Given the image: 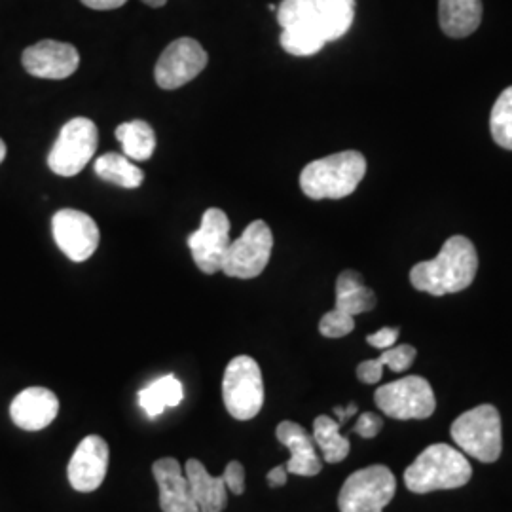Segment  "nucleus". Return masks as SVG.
<instances>
[{
    "mask_svg": "<svg viewBox=\"0 0 512 512\" xmlns=\"http://www.w3.org/2000/svg\"><path fill=\"white\" fill-rule=\"evenodd\" d=\"M152 473L160 490V507L164 512H200L184 467L175 458L158 459L152 465Z\"/></svg>",
    "mask_w": 512,
    "mask_h": 512,
    "instance_id": "obj_17",
    "label": "nucleus"
},
{
    "mask_svg": "<svg viewBox=\"0 0 512 512\" xmlns=\"http://www.w3.org/2000/svg\"><path fill=\"white\" fill-rule=\"evenodd\" d=\"M365 173V156L346 150L306 165L300 173V188L311 200H342L357 190Z\"/></svg>",
    "mask_w": 512,
    "mask_h": 512,
    "instance_id": "obj_2",
    "label": "nucleus"
},
{
    "mask_svg": "<svg viewBox=\"0 0 512 512\" xmlns=\"http://www.w3.org/2000/svg\"><path fill=\"white\" fill-rule=\"evenodd\" d=\"M277 23L279 44L287 54L310 57L327 44L313 0H283L277 8Z\"/></svg>",
    "mask_w": 512,
    "mask_h": 512,
    "instance_id": "obj_6",
    "label": "nucleus"
},
{
    "mask_svg": "<svg viewBox=\"0 0 512 512\" xmlns=\"http://www.w3.org/2000/svg\"><path fill=\"white\" fill-rule=\"evenodd\" d=\"M4 158H6V145H4V141L0 139V164L4 162Z\"/></svg>",
    "mask_w": 512,
    "mask_h": 512,
    "instance_id": "obj_37",
    "label": "nucleus"
},
{
    "mask_svg": "<svg viewBox=\"0 0 512 512\" xmlns=\"http://www.w3.org/2000/svg\"><path fill=\"white\" fill-rule=\"evenodd\" d=\"M275 435L291 452V459L285 463L287 473L298 476H315L321 473L323 461L315 450V440L302 425L289 420L281 421Z\"/></svg>",
    "mask_w": 512,
    "mask_h": 512,
    "instance_id": "obj_18",
    "label": "nucleus"
},
{
    "mask_svg": "<svg viewBox=\"0 0 512 512\" xmlns=\"http://www.w3.org/2000/svg\"><path fill=\"white\" fill-rule=\"evenodd\" d=\"M439 21L446 37H469L480 27L482 0H439Z\"/></svg>",
    "mask_w": 512,
    "mask_h": 512,
    "instance_id": "obj_20",
    "label": "nucleus"
},
{
    "mask_svg": "<svg viewBox=\"0 0 512 512\" xmlns=\"http://www.w3.org/2000/svg\"><path fill=\"white\" fill-rule=\"evenodd\" d=\"M327 42L340 40L355 19V0H313Z\"/></svg>",
    "mask_w": 512,
    "mask_h": 512,
    "instance_id": "obj_26",
    "label": "nucleus"
},
{
    "mask_svg": "<svg viewBox=\"0 0 512 512\" xmlns=\"http://www.w3.org/2000/svg\"><path fill=\"white\" fill-rule=\"evenodd\" d=\"M23 69L31 76L46 80H65L80 65V54L69 42L40 40L21 55Z\"/></svg>",
    "mask_w": 512,
    "mask_h": 512,
    "instance_id": "obj_14",
    "label": "nucleus"
},
{
    "mask_svg": "<svg viewBox=\"0 0 512 512\" xmlns=\"http://www.w3.org/2000/svg\"><path fill=\"white\" fill-rule=\"evenodd\" d=\"M452 439L459 448L482 463L501 458V416L492 404H480L461 414L450 427Z\"/></svg>",
    "mask_w": 512,
    "mask_h": 512,
    "instance_id": "obj_4",
    "label": "nucleus"
},
{
    "mask_svg": "<svg viewBox=\"0 0 512 512\" xmlns=\"http://www.w3.org/2000/svg\"><path fill=\"white\" fill-rule=\"evenodd\" d=\"M478 272V253L471 239L452 236L446 239L433 260L418 262L410 270V283L421 293L444 296L469 289Z\"/></svg>",
    "mask_w": 512,
    "mask_h": 512,
    "instance_id": "obj_1",
    "label": "nucleus"
},
{
    "mask_svg": "<svg viewBox=\"0 0 512 512\" xmlns=\"http://www.w3.org/2000/svg\"><path fill=\"white\" fill-rule=\"evenodd\" d=\"M274 236L264 220H253L236 241H230L222 260V272L236 279H255L270 262Z\"/></svg>",
    "mask_w": 512,
    "mask_h": 512,
    "instance_id": "obj_9",
    "label": "nucleus"
},
{
    "mask_svg": "<svg viewBox=\"0 0 512 512\" xmlns=\"http://www.w3.org/2000/svg\"><path fill=\"white\" fill-rule=\"evenodd\" d=\"M490 131L499 147L512 150V86L495 101L490 116Z\"/></svg>",
    "mask_w": 512,
    "mask_h": 512,
    "instance_id": "obj_28",
    "label": "nucleus"
},
{
    "mask_svg": "<svg viewBox=\"0 0 512 512\" xmlns=\"http://www.w3.org/2000/svg\"><path fill=\"white\" fill-rule=\"evenodd\" d=\"M84 6H88V8H92V10H101V12H105V10H118V8H122L128 0H80Z\"/></svg>",
    "mask_w": 512,
    "mask_h": 512,
    "instance_id": "obj_33",
    "label": "nucleus"
},
{
    "mask_svg": "<svg viewBox=\"0 0 512 512\" xmlns=\"http://www.w3.org/2000/svg\"><path fill=\"white\" fill-rule=\"evenodd\" d=\"M355 329V317L338 310H330L319 321V332L325 338H344Z\"/></svg>",
    "mask_w": 512,
    "mask_h": 512,
    "instance_id": "obj_29",
    "label": "nucleus"
},
{
    "mask_svg": "<svg viewBox=\"0 0 512 512\" xmlns=\"http://www.w3.org/2000/svg\"><path fill=\"white\" fill-rule=\"evenodd\" d=\"M397 338H399V329L395 327H384L382 330H378L376 334H370L366 336V342L376 349H389L393 348L397 344Z\"/></svg>",
    "mask_w": 512,
    "mask_h": 512,
    "instance_id": "obj_32",
    "label": "nucleus"
},
{
    "mask_svg": "<svg viewBox=\"0 0 512 512\" xmlns=\"http://www.w3.org/2000/svg\"><path fill=\"white\" fill-rule=\"evenodd\" d=\"M313 440L319 446L323 459L334 465L340 463L349 456L348 437L340 433V423L329 416H319L313 421Z\"/></svg>",
    "mask_w": 512,
    "mask_h": 512,
    "instance_id": "obj_27",
    "label": "nucleus"
},
{
    "mask_svg": "<svg viewBox=\"0 0 512 512\" xmlns=\"http://www.w3.org/2000/svg\"><path fill=\"white\" fill-rule=\"evenodd\" d=\"M230 245V219L219 209L211 207L203 213L202 224L188 236V247L200 272L217 274Z\"/></svg>",
    "mask_w": 512,
    "mask_h": 512,
    "instance_id": "obj_12",
    "label": "nucleus"
},
{
    "mask_svg": "<svg viewBox=\"0 0 512 512\" xmlns=\"http://www.w3.org/2000/svg\"><path fill=\"white\" fill-rule=\"evenodd\" d=\"M374 308H376V294L366 287L363 275L353 270H346L338 275L334 310L355 317Z\"/></svg>",
    "mask_w": 512,
    "mask_h": 512,
    "instance_id": "obj_21",
    "label": "nucleus"
},
{
    "mask_svg": "<svg viewBox=\"0 0 512 512\" xmlns=\"http://www.w3.org/2000/svg\"><path fill=\"white\" fill-rule=\"evenodd\" d=\"M184 399L183 384L175 376H162L139 391V404L148 418H158L165 408H175Z\"/></svg>",
    "mask_w": 512,
    "mask_h": 512,
    "instance_id": "obj_22",
    "label": "nucleus"
},
{
    "mask_svg": "<svg viewBox=\"0 0 512 512\" xmlns=\"http://www.w3.org/2000/svg\"><path fill=\"white\" fill-rule=\"evenodd\" d=\"M52 234L61 253L73 262H86L97 251L101 234L95 220L76 209H61L52 219Z\"/></svg>",
    "mask_w": 512,
    "mask_h": 512,
    "instance_id": "obj_13",
    "label": "nucleus"
},
{
    "mask_svg": "<svg viewBox=\"0 0 512 512\" xmlns=\"http://www.w3.org/2000/svg\"><path fill=\"white\" fill-rule=\"evenodd\" d=\"M222 478L232 494L241 495L245 492V469L239 461H230L224 469Z\"/></svg>",
    "mask_w": 512,
    "mask_h": 512,
    "instance_id": "obj_31",
    "label": "nucleus"
},
{
    "mask_svg": "<svg viewBox=\"0 0 512 512\" xmlns=\"http://www.w3.org/2000/svg\"><path fill=\"white\" fill-rule=\"evenodd\" d=\"M222 399L228 414L238 421L253 420L264 406V382L253 357H234L222 380Z\"/></svg>",
    "mask_w": 512,
    "mask_h": 512,
    "instance_id": "obj_5",
    "label": "nucleus"
},
{
    "mask_svg": "<svg viewBox=\"0 0 512 512\" xmlns=\"http://www.w3.org/2000/svg\"><path fill=\"white\" fill-rule=\"evenodd\" d=\"M397 492V480L385 465H370L355 471L344 482L338 507L340 512H384Z\"/></svg>",
    "mask_w": 512,
    "mask_h": 512,
    "instance_id": "obj_7",
    "label": "nucleus"
},
{
    "mask_svg": "<svg viewBox=\"0 0 512 512\" xmlns=\"http://www.w3.org/2000/svg\"><path fill=\"white\" fill-rule=\"evenodd\" d=\"M376 406L393 420H425L435 412V393L421 376H406L382 385L374 393Z\"/></svg>",
    "mask_w": 512,
    "mask_h": 512,
    "instance_id": "obj_10",
    "label": "nucleus"
},
{
    "mask_svg": "<svg viewBox=\"0 0 512 512\" xmlns=\"http://www.w3.org/2000/svg\"><path fill=\"white\" fill-rule=\"evenodd\" d=\"M184 475L188 478L190 492L200 512H222L228 505V488L222 476L207 473L202 461L188 459L184 465Z\"/></svg>",
    "mask_w": 512,
    "mask_h": 512,
    "instance_id": "obj_19",
    "label": "nucleus"
},
{
    "mask_svg": "<svg viewBox=\"0 0 512 512\" xmlns=\"http://www.w3.org/2000/svg\"><path fill=\"white\" fill-rule=\"evenodd\" d=\"M209 55L202 44L194 38H177L160 55L154 78L162 90H179L184 84L192 82L207 67Z\"/></svg>",
    "mask_w": 512,
    "mask_h": 512,
    "instance_id": "obj_11",
    "label": "nucleus"
},
{
    "mask_svg": "<svg viewBox=\"0 0 512 512\" xmlns=\"http://www.w3.org/2000/svg\"><path fill=\"white\" fill-rule=\"evenodd\" d=\"M145 4H148L150 8H162V6H165L167 4V0H143Z\"/></svg>",
    "mask_w": 512,
    "mask_h": 512,
    "instance_id": "obj_36",
    "label": "nucleus"
},
{
    "mask_svg": "<svg viewBox=\"0 0 512 512\" xmlns=\"http://www.w3.org/2000/svg\"><path fill=\"white\" fill-rule=\"evenodd\" d=\"M334 414L338 416V423H340V427L346 423V421L353 416V414H357V404L351 403L349 404L348 408H334Z\"/></svg>",
    "mask_w": 512,
    "mask_h": 512,
    "instance_id": "obj_35",
    "label": "nucleus"
},
{
    "mask_svg": "<svg viewBox=\"0 0 512 512\" xmlns=\"http://www.w3.org/2000/svg\"><path fill=\"white\" fill-rule=\"evenodd\" d=\"M109 469V444L99 435H90L78 444L67 467L69 482L76 492H95Z\"/></svg>",
    "mask_w": 512,
    "mask_h": 512,
    "instance_id": "obj_15",
    "label": "nucleus"
},
{
    "mask_svg": "<svg viewBox=\"0 0 512 512\" xmlns=\"http://www.w3.org/2000/svg\"><path fill=\"white\" fill-rule=\"evenodd\" d=\"M418 351L414 346H393V348L384 349V353L378 359H370L357 366V378L363 384H378L384 376V366H389L393 372H406L410 366L414 365Z\"/></svg>",
    "mask_w": 512,
    "mask_h": 512,
    "instance_id": "obj_23",
    "label": "nucleus"
},
{
    "mask_svg": "<svg viewBox=\"0 0 512 512\" xmlns=\"http://www.w3.org/2000/svg\"><path fill=\"white\" fill-rule=\"evenodd\" d=\"M471 476L473 467L465 454L448 444H433L425 448L404 471V482L414 494H429L461 488L471 480Z\"/></svg>",
    "mask_w": 512,
    "mask_h": 512,
    "instance_id": "obj_3",
    "label": "nucleus"
},
{
    "mask_svg": "<svg viewBox=\"0 0 512 512\" xmlns=\"http://www.w3.org/2000/svg\"><path fill=\"white\" fill-rule=\"evenodd\" d=\"M287 469H285V465H279V467H274L270 473H268V484L272 486V488H281V486H285L287 484Z\"/></svg>",
    "mask_w": 512,
    "mask_h": 512,
    "instance_id": "obj_34",
    "label": "nucleus"
},
{
    "mask_svg": "<svg viewBox=\"0 0 512 512\" xmlns=\"http://www.w3.org/2000/svg\"><path fill=\"white\" fill-rule=\"evenodd\" d=\"M59 401L46 387H27L10 404V418L23 431H42L57 418Z\"/></svg>",
    "mask_w": 512,
    "mask_h": 512,
    "instance_id": "obj_16",
    "label": "nucleus"
},
{
    "mask_svg": "<svg viewBox=\"0 0 512 512\" xmlns=\"http://www.w3.org/2000/svg\"><path fill=\"white\" fill-rule=\"evenodd\" d=\"M99 145V131L90 118L69 120L48 154V167L59 177H74L90 164Z\"/></svg>",
    "mask_w": 512,
    "mask_h": 512,
    "instance_id": "obj_8",
    "label": "nucleus"
},
{
    "mask_svg": "<svg viewBox=\"0 0 512 512\" xmlns=\"http://www.w3.org/2000/svg\"><path fill=\"white\" fill-rule=\"evenodd\" d=\"M382 427H384L382 416H378L374 412H365L359 416V420L353 427V433L361 435L363 439H374L382 431Z\"/></svg>",
    "mask_w": 512,
    "mask_h": 512,
    "instance_id": "obj_30",
    "label": "nucleus"
},
{
    "mask_svg": "<svg viewBox=\"0 0 512 512\" xmlns=\"http://www.w3.org/2000/svg\"><path fill=\"white\" fill-rule=\"evenodd\" d=\"M93 169L99 179L116 184L120 188L133 190L145 183V173L124 154H116V152L103 154L95 160Z\"/></svg>",
    "mask_w": 512,
    "mask_h": 512,
    "instance_id": "obj_25",
    "label": "nucleus"
},
{
    "mask_svg": "<svg viewBox=\"0 0 512 512\" xmlns=\"http://www.w3.org/2000/svg\"><path fill=\"white\" fill-rule=\"evenodd\" d=\"M116 139L120 141L124 156L131 162H147L156 150V135L145 120H131L116 128Z\"/></svg>",
    "mask_w": 512,
    "mask_h": 512,
    "instance_id": "obj_24",
    "label": "nucleus"
}]
</instances>
